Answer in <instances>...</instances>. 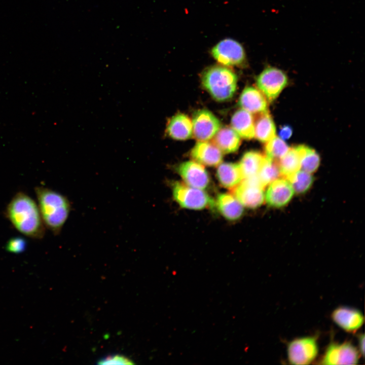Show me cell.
Returning <instances> with one entry per match:
<instances>
[{
    "label": "cell",
    "instance_id": "cell-1",
    "mask_svg": "<svg viewBox=\"0 0 365 365\" xmlns=\"http://www.w3.org/2000/svg\"><path fill=\"white\" fill-rule=\"evenodd\" d=\"M5 215L12 226L25 236L41 239L45 233V226L38 204L23 192H17L8 204Z\"/></svg>",
    "mask_w": 365,
    "mask_h": 365
},
{
    "label": "cell",
    "instance_id": "cell-2",
    "mask_svg": "<svg viewBox=\"0 0 365 365\" xmlns=\"http://www.w3.org/2000/svg\"><path fill=\"white\" fill-rule=\"evenodd\" d=\"M38 205L45 227L54 235L60 234L71 211V204L64 195L43 186L34 189Z\"/></svg>",
    "mask_w": 365,
    "mask_h": 365
},
{
    "label": "cell",
    "instance_id": "cell-3",
    "mask_svg": "<svg viewBox=\"0 0 365 365\" xmlns=\"http://www.w3.org/2000/svg\"><path fill=\"white\" fill-rule=\"evenodd\" d=\"M204 87L215 100H227L233 97L237 87V77L231 69L222 66L207 69L202 78Z\"/></svg>",
    "mask_w": 365,
    "mask_h": 365
},
{
    "label": "cell",
    "instance_id": "cell-4",
    "mask_svg": "<svg viewBox=\"0 0 365 365\" xmlns=\"http://www.w3.org/2000/svg\"><path fill=\"white\" fill-rule=\"evenodd\" d=\"M172 191L176 202L186 209L201 210L212 207L214 204L213 200L203 190L190 187L184 182H174Z\"/></svg>",
    "mask_w": 365,
    "mask_h": 365
},
{
    "label": "cell",
    "instance_id": "cell-5",
    "mask_svg": "<svg viewBox=\"0 0 365 365\" xmlns=\"http://www.w3.org/2000/svg\"><path fill=\"white\" fill-rule=\"evenodd\" d=\"M257 85L268 101H274L287 86L288 78L281 69L268 66L257 78Z\"/></svg>",
    "mask_w": 365,
    "mask_h": 365
},
{
    "label": "cell",
    "instance_id": "cell-6",
    "mask_svg": "<svg viewBox=\"0 0 365 365\" xmlns=\"http://www.w3.org/2000/svg\"><path fill=\"white\" fill-rule=\"evenodd\" d=\"M318 352L316 336L295 339L287 345V355L293 364H308L313 361Z\"/></svg>",
    "mask_w": 365,
    "mask_h": 365
},
{
    "label": "cell",
    "instance_id": "cell-7",
    "mask_svg": "<svg viewBox=\"0 0 365 365\" xmlns=\"http://www.w3.org/2000/svg\"><path fill=\"white\" fill-rule=\"evenodd\" d=\"M264 189L256 176L243 179L232 190L233 195L243 206L253 209L264 202Z\"/></svg>",
    "mask_w": 365,
    "mask_h": 365
},
{
    "label": "cell",
    "instance_id": "cell-8",
    "mask_svg": "<svg viewBox=\"0 0 365 365\" xmlns=\"http://www.w3.org/2000/svg\"><path fill=\"white\" fill-rule=\"evenodd\" d=\"M211 54L219 63L226 66L240 65L246 60L243 47L238 42L232 39L219 42L212 47Z\"/></svg>",
    "mask_w": 365,
    "mask_h": 365
},
{
    "label": "cell",
    "instance_id": "cell-9",
    "mask_svg": "<svg viewBox=\"0 0 365 365\" xmlns=\"http://www.w3.org/2000/svg\"><path fill=\"white\" fill-rule=\"evenodd\" d=\"M359 358V351L349 342H332L321 358V364H356Z\"/></svg>",
    "mask_w": 365,
    "mask_h": 365
},
{
    "label": "cell",
    "instance_id": "cell-10",
    "mask_svg": "<svg viewBox=\"0 0 365 365\" xmlns=\"http://www.w3.org/2000/svg\"><path fill=\"white\" fill-rule=\"evenodd\" d=\"M193 134L199 141H207L214 137L221 128L219 120L210 111L200 110L193 115Z\"/></svg>",
    "mask_w": 365,
    "mask_h": 365
},
{
    "label": "cell",
    "instance_id": "cell-11",
    "mask_svg": "<svg viewBox=\"0 0 365 365\" xmlns=\"http://www.w3.org/2000/svg\"><path fill=\"white\" fill-rule=\"evenodd\" d=\"M177 171L187 185L200 189H204L209 185V174L204 166L196 161H188L181 163Z\"/></svg>",
    "mask_w": 365,
    "mask_h": 365
},
{
    "label": "cell",
    "instance_id": "cell-12",
    "mask_svg": "<svg viewBox=\"0 0 365 365\" xmlns=\"http://www.w3.org/2000/svg\"><path fill=\"white\" fill-rule=\"evenodd\" d=\"M268 185L265 199L271 207L277 208L286 205L295 193L289 182L284 177H279Z\"/></svg>",
    "mask_w": 365,
    "mask_h": 365
},
{
    "label": "cell",
    "instance_id": "cell-13",
    "mask_svg": "<svg viewBox=\"0 0 365 365\" xmlns=\"http://www.w3.org/2000/svg\"><path fill=\"white\" fill-rule=\"evenodd\" d=\"M331 317L337 325L349 333L358 330L364 321L363 316L359 310L345 306L336 308L333 312Z\"/></svg>",
    "mask_w": 365,
    "mask_h": 365
},
{
    "label": "cell",
    "instance_id": "cell-14",
    "mask_svg": "<svg viewBox=\"0 0 365 365\" xmlns=\"http://www.w3.org/2000/svg\"><path fill=\"white\" fill-rule=\"evenodd\" d=\"M193 159L205 166H216L222 161L223 152L213 142L199 141L191 152Z\"/></svg>",
    "mask_w": 365,
    "mask_h": 365
},
{
    "label": "cell",
    "instance_id": "cell-15",
    "mask_svg": "<svg viewBox=\"0 0 365 365\" xmlns=\"http://www.w3.org/2000/svg\"><path fill=\"white\" fill-rule=\"evenodd\" d=\"M239 104L242 109L251 114L268 111V100L264 94L253 87H247L241 93Z\"/></svg>",
    "mask_w": 365,
    "mask_h": 365
},
{
    "label": "cell",
    "instance_id": "cell-16",
    "mask_svg": "<svg viewBox=\"0 0 365 365\" xmlns=\"http://www.w3.org/2000/svg\"><path fill=\"white\" fill-rule=\"evenodd\" d=\"M306 145H299L289 148L287 152L277 161L281 175L284 178L301 169V161Z\"/></svg>",
    "mask_w": 365,
    "mask_h": 365
},
{
    "label": "cell",
    "instance_id": "cell-17",
    "mask_svg": "<svg viewBox=\"0 0 365 365\" xmlns=\"http://www.w3.org/2000/svg\"><path fill=\"white\" fill-rule=\"evenodd\" d=\"M166 134L177 140H186L193 135L191 119L184 114H177L168 121L166 129Z\"/></svg>",
    "mask_w": 365,
    "mask_h": 365
},
{
    "label": "cell",
    "instance_id": "cell-18",
    "mask_svg": "<svg viewBox=\"0 0 365 365\" xmlns=\"http://www.w3.org/2000/svg\"><path fill=\"white\" fill-rule=\"evenodd\" d=\"M215 203L221 214L228 220L235 221L242 215L243 206L233 195L219 194Z\"/></svg>",
    "mask_w": 365,
    "mask_h": 365
},
{
    "label": "cell",
    "instance_id": "cell-19",
    "mask_svg": "<svg viewBox=\"0 0 365 365\" xmlns=\"http://www.w3.org/2000/svg\"><path fill=\"white\" fill-rule=\"evenodd\" d=\"M216 177L220 184L229 189H233L244 179L239 164L231 162L221 163Z\"/></svg>",
    "mask_w": 365,
    "mask_h": 365
},
{
    "label": "cell",
    "instance_id": "cell-20",
    "mask_svg": "<svg viewBox=\"0 0 365 365\" xmlns=\"http://www.w3.org/2000/svg\"><path fill=\"white\" fill-rule=\"evenodd\" d=\"M254 120L251 113L243 109L239 110L232 117L231 127L241 137L251 139L254 136Z\"/></svg>",
    "mask_w": 365,
    "mask_h": 365
},
{
    "label": "cell",
    "instance_id": "cell-21",
    "mask_svg": "<svg viewBox=\"0 0 365 365\" xmlns=\"http://www.w3.org/2000/svg\"><path fill=\"white\" fill-rule=\"evenodd\" d=\"M213 142L224 153L236 152L241 144V137L232 128H221L214 136Z\"/></svg>",
    "mask_w": 365,
    "mask_h": 365
},
{
    "label": "cell",
    "instance_id": "cell-22",
    "mask_svg": "<svg viewBox=\"0 0 365 365\" xmlns=\"http://www.w3.org/2000/svg\"><path fill=\"white\" fill-rule=\"evenodd\" d=\"M258 114L254 120V137L266 143L276 136L275 125L268 111Z\"/></svg>",
    "mask_w": 365,
    "mask_h": 365
},
{
    "label": "cell",
    "instance_id": "cell-23",
    "mask_svg": "<svg viewBox=\"0 0 365 365\" xmlns=\"http://www.w3.org/2000/svg\"><path fill=\"white\" fill-rule=\"evenodd\" d=\"M265 157V156L257 151H250L246 152L239 163L243 178L257 176Z\"/></svg>",
    "mask_w": 365,
    "mask_h": 365
},
{
    "label": "cell",
    "instance_id": "cell-24",
    "mask_svg": "<svg viewBox=\"0 0 365 365\" xmlns=\"http://www.w3.org/2000/svg\"><path fill=\"white\" fill-rule=\"evenodd\" d=\"M281 175L277 161L266 156L264 162L257 175L261 186L264 188L279 178Z\"/></svg>",
    "mask_w": 365,
    "mask_h": 365
},
{
    "label": "cell",
    "instance_id": "cell-25",
    "mask_svg": "<svg viewBox=\"0 0 365 365\" xmlns=\"http://www.w3.org/2000/svg\"><path fill=\"white\" fill-rule=\"evenodd\" d=\"M290 184L295 193L303 194L311 187L313 177L308 172L300 169L295 173L285 178Z\"/></svg>",
    "mask_w": 365,
    "mask_h": 365
},
{
    "label": "cell",
    "instance_id": "cell-26",
    "mask_svg": "<svg viewBox=\"0 0 365 365\" xmlns=\"http://www.w3.org/2000/svg\"><path fill=\"white\" fill-rule=\"evenodd\" d=\"M289 149L284 140L276 135L266 142L265 146L266 156L276 161L280 159Z\"/></svg>",
    "mask_w": 365,
    "mask_h": 365
},
{
    "label": "cell",
    "instance_id": "cell-27",
    "mask_svg": "<svg viewBox=\"0 0 365 365\" xmlns=\"http://www.w3.org/2000/svg\"><path fill=\"white\" fill-rule=\"evenodd\" d=\"M320 162V156L316 151L306 146L305 151L301 161V169L312 173L318 169Z\"/></svg>",
    "mask_w": 365,
    "mask_h": 365
},
{
    "label": "cell",
    "instance_id": "cell-28",
    "mask_svg": "<svg viewBox=\"0 0 365 365\" xmlns=\"http://www.w3.org/2000/svg\"><path fill=\"white\" fill-rule=\"evenodd\" d=\"M26 245L27 243L25 239L21 237H15L8 240L5 248L9 252L19 253L25 250Z\"/></svg>",
    "mask_w": 365,
    "mask_h": 365
},
{
    "label": "cell",
    "instance_id": "cell-29",
    "mask_svg": "<svg viewBox=\"0 0 365 365\" xmlns=\"http://www.w3.org/2000/svg\"><path fill=\"white\" fill-rule=\"evenodd\" d=\"M99 364H131L134 362L130 358L121 354L109 355L98 360Z\"/></svg>",
    "mask_w": 365,
    "mask_h": 365
},
{
    "label": "cell",
    "instance_id": "cell-30",
    "mask_svg": "<svg viewBox=\"0 0 365 365\" xmlns=\"http://www.w3.org/2000/svg\"><path fill=\"white\" fill-rule=\"evenodd\" d=\"M292 134V128L288 125L283 126L281 127L279 132V137L284 140L289 139L291 136Z\"/></svg>",
    "mask_w": 365,
    "mask_h": 365
},
{
    "label": "cell",
    "instance_id": "cell-31",
    "mask_svg": "<svg viewBox=\"0 0 365 365\" xmlns=\"http://www.w3.org/2000/svg\"><path fill=\"white\" fill-rule=\"evenodd\" d=\"M358 345L360 353L364 356V334H361L358 336Z\"/></svg>",
    "mask_w": 365,
    "mask_h": 365
}]
</instances>
